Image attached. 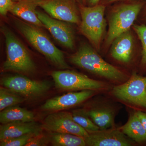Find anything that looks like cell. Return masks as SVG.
Here are the masks:
<instances>
[{
	"mask_svg": "<svg viewBox=\"0 0 146 146\" xmlns=\"http://www.w3.org/2000/svg\"><path fill=\"white\" fill-rule=\"evenodd\" d=\"M121 1H128V0H107V3H111ZM135 1H139V0H135Z\"/></svg>",
	"mask_w": 146,
	"mask_h": 146,
	"instance_id": "f1b7e54d",
	"label": "cell"
},
{
	"mask_svg": "<svg viewBox=\"0 0 146 146\" xmlns=\"http://www.w3.org/2000/svg\"><path fill=\"white\" fill-rule=\"evenodd\" d=\"M14 2L12 0H0V13L5 16L13 7Z\"/></svg>",
	"mask_w": 146,
	"mask_h": 146,
	"instance_id": "484cf974",
	"label": "cell"
},
{
	"mask_svg": "<svg viewBox=\"0 0 146 146\" xmlns=\"http://www.w3.org/2000/svg\"><path fill=\"white\" fill-rule=\"evenodd\" d=\"M50 141L54 146H86L84 137L70 133L52 132Z\"/></svg>",
	"mask_w": 146,
	"mask_h": 146,
	"instance_id": "ffe728a7",
	"label": "cell"
},
{
	"mask_svg": "<svg viewBox=\"0 0 146 146\" xmlns=\"http://www.w3.org/2000/svg\"><path fill=\"white\" fill-rule=\"evenodd\" d=\"M42 127L45 130L51 132L72 133L84 138L89 133L75 121L71 112L65 111L48 115Z\"/></svg>",
	"mask_w": 146,
	"mask_h": 146,
	"instance_id": "30bf717a",
	"label": "cell"
},
{
	"mask_svg": "<svg viewBox=\"0 0 146 146\" xmlns=\"http://www.w3.org/2000/svg\"><path fill=\"white\" fill-rule=\"evenodd\" d=\"M15 92L5 87H0V111L10 106L17 105L24 101V98Z\"/></svg>",
	"mask_w": 146,
	"mask_h": 146,
	"instance_id": "7402d4cb",
	"label": "cell"
},
{
	"mask_svg": "<svg viewBox=\"0 0 146 146\" xmlns=\"http://www.w3.org/2000/svg\"><path fill=\"white\" fill-rule=\"evenodd\" d=\"M134 113L136 114L138 119L141 121L142 125L146 130V112H143L140 110H138V111H135Z\"/></svg>",
	"mask_w": 146,
	"mask_h": 146,
	"instance_id": "4316f807",
	"label": "cell"
},
{
	"mask_svg": "<svg viewBox=\"0 0 146 146\" xmlns=\"http://www.w3.org/2000/svg\"><path fill=\"white\" fill-rule=\"evenodd\" d=\"M47 138L42 134V133L32 138L25 146H46L47 144Z\"/></svg>",
	"mask_w": 146,
	"mask_h": 146,
	"instance_id": "d4e9b609",
	"label": "cell"
},
{
	"mask_svg": "<svg viewBox=\"0 0 146 146\" xmlns=\"http://www.w3.org/2000/svg\"><path fill=\"white\" fill-rule=\"evenodd\" d=\"M133 30L137 35L142 45V57L141 63L146 65V25H134L132 27Z\"/></svg>",
	"mask_w": 146,
	"mask_h": 146,
	"instance_id": "603a6c76",
	"label": "cell"
},
{
	"mask_svg": "<svg viewBox=\"0 0 146 146\" xmlns=\"http://www.w3.org/2000/svg\"><path fill=\"white\" fill-rule=\"evenodd\" d=\"M36 13L44 27L58 42L68 49L72 50L74 48V33L70 25L63 21L52 18L41 11H36Z\"/></svg>",
	"mask_w": 146,
	"mask_h": 146,
	"instance_id": "8fae6325",
	"label": "cell"
},
{
	"mask_svg": "<svg viewBox=\"0 0 146 146\" xmlns=\"http://www.w3.org/2000/svg\"><path fill=\"white\" fill-rule=\"evenodd\" d=\"M17 1H19V0H17Z\"/></svg>",
	"mask_w": 146,
	"mask_h": 146,
	"instance_id": "1f68e13d",
	"label": "cell"
},
{
	"mask_svg": "<svg viewBox=\"0 0 146 146\" xmlns=\"http://www.w3.org/2000/svg\"><path fill=\"white\" fill-rule=\"evenodd\" d=\"M110 55L123 64L130 63L135 51V40L131 29L117 36L110 46Z\"/></svg>",
	"mask_w": 146,
	"mask_h": 146,
	"instance_id": "4fadbf2b",
	"label": "cell"
},
{
	"mask_svg": "<svg viewBox=\"0 0 146 146\" xmlns=\"http://www.w3.org/2000/svg\"><path fill=\"white\" fill-rule=\"evenodd\" d=\"M42 125L34 121H17L0 126V141L32 133H42Z\"/></svg>",
	"mask_w": 146,
	"mask_h": 146,
	"instance_id": "9a60e30c",
	"label": "cell"
},
{
	"mask_svg": "<svg viewBox=\"0 0 146 146\" xmlns=\"http://www.w3.org/2000/svg\"><path fill=\"white\" fill-rule=\"evenodd\" d=\"M89 7H93L99 4L100 0H84Z\"/></svg>",
	"mask_w": 146,
	"mask_h": 146,
	"instance_id": "83f0119b",
	"label": "cell"
},
{
	"mask_svg": "<svg viewBox=\"0 0 146 146\" xmlns=\"http://www.w3.org/2000/svg\"><path fill=\"white\" fill-rule=\"evenodd\" d=\"M79 1H80V0H78Z\"/></svg>",
	"mask_w": 146,
	"mask_h": 146,
	"instance_id": "4dcf8cb0",
	"label": "cell"
},
{
	"mask_svg": "<svg viewBox=\"0 0 146 146\" xmlns=\"http://www.w3.org/2000/svg\"><path fill=\"white\" fill-rule=\"evenodd\" d=\"M33 112L17 105L7 108L0 112V122L2 124L14 122L34 121Z\"/></svg>",
	"mask_w": 146,
	"mask_h": 146,
	"instance_id": "ac0fdd59",
	"label": "cell"
},
{
	"mask_svg": "<svg viewBox=\"0 0 146 146\" xmlns=\"http://www.w3.org/2000/svg\"><path fill=\"white\" fill-rule=\"evenodd\" d=\"M3 87L24 96L35 97L41 96L49 90L50 82L33 80L22 76H10L1 79Z\"/></svg>",
	"mask_w": 146,
	"mask_h": 146,
	"instance_id": "9c48e42d",
	"label": "cell"
},
{
	"mask_svg": "<svg viewBox=\"0 0 146 146\" xmlns=\"http://www.w3.org/2000/svg\"><path fill=\"white\" fill-rule=\"evenodd\" d=\"M5 38L7 58L3 65L5 71L25 73L34 72L35 65L25 47L8 30H3Z\"/></svg>",
	"mask_w": 146,
	"mask_h": 146,
	"instance_id": "5b68a950",
	"label": "cell"
},
{
	"mask_svg": "<svg viewBox=\"0 0 146 146\" xmlns=\"http://www.w3.org/2000/svg\"><path fill=\"white\" fill-rule=\"evenodd\" d=\"M94 90H83L71 92L47 100L42 105V109L47 111H60L80 104L93 96L96 93Z\"/></svg>",
	"mask_w": 146,
	"mask_h": 146,
	"instance_id": "5bb4252c",
	"label": "cell"
},
{
	"mask_svg": "<svg viewBox=\"0 0 146 146\" xmlns=\"http://www.w3.org/2000/svg\"><path fill=\"white\" fill-rule=\"evenodd\" d=\"M16 24L21 33L35 49L58 68H70L65 61L63 52L44 33L36 27L23 22H18Z\"/></svg>",
	"mask_w": 146,
	"mask_h": 146,
	"instance_id": "277c9868",
	"label": "cell"
},
{
	"mask_svg": "<svg viewBox=\"0 0 146 146\" xmlns=\"http://www.w3.org/2000/svg\"><path fill=\"white\" fill-rule=\"evenodd\" d=\"M119 129L126 136L136 143H143L146 142V130L134 113Z\"/></svg>",
	"mask_w": 146,
	"mask_h": 146,
	"instance_id": "d6986e66",
	"label": "cell"
},
{
	"mask_svg": "<svg viewBox=\"0 0 146 146\" xmlns=\"http://www.w3.org/2000/svg\"><path fill=\"white\" fill-rule=\"evenodd\" d=\"M143 18L144 21H145V22L146 23V5L144 9Z\"/></svg>",
	"mask_w": 146,
	"mask_h": 146,
	"instance_id": "f546056e",
	"label": "cell"
},
{
	"mask_svg": "<svg viewBox=\"0 0 146 146\" xmlns=\"http://www.w3.org/2000/svg\"><path fill=\"white\" fill-rule=\"evenodd\" d=\"M55 85L58 89L67 91H102L108 89L103 82L95 80L82 74L68 70L54 71L51 74Z\"/></svg>",
	"mask_w": 146,
	"mask_h": 146,
	"instance_id": "8992f818",
	"label": "cell"
},
{
	"mask_svg": "<svg viewBox=\"0 0 146 146\" xmlns=\"http://www.w3.org/2000/svg\"><path fill=\"white\" fill-rule=\"evenodd\" d=\"M84 139L89 146H130L134 144L119 128L113 127L89 133Z\"/></svg>",
	"mask_w": 146,
	"mask_h": 146,
	"instance_id": "7c38bea8",
	"label": "cell"
},
{
	"mask_svg": "<svg viewBox=\"0 0 146 146\" xmlns=\"http://www.w3.org/2000/svg\"><path fill=\"white\" fill-rule=\"evenodd\" d=\"M39 6L54 19L78 25L81 22L75 0H39Z\"/></svg>",
	"mask_w": 146,
	"mask_h": 146,
	"instance_id": "ba28073f",
	"label": "cell"
},
{
	"mask_svg": "<svg viewBox=\"0 0 146 146\" xmlns=\"http://www.w3.org/2000/svg\"><path fill=\"white\" fill-rule=\"evenodd\" d=\"M112 94L123 102L146 108V76L133 73L125 82L115 86Z\"/></svg>",
	"mask_w": 146,
	"mask_h": 146,
	"instance_id": "52a82bcc",
	"label": "cell"
},
{
	"mask_svg": "<svg viewBox=\"0 0 146 146\" xmlns=\"http://www.w3.org/2000/svg\"><path fill=\"white\" fill-rule=\"evenodd\" d=\"M70 60L85 70L113 82H122L127 78L125 73L104 60L96 50L87 44H82Z\"/></svg>",
	"mask_w": 146,
	"mask_h": 146,
	"instance_id": "6da1fadb",
	"label": "cell"
},
{
	"mask_svg": "<svg viewBox=\"0 0 146 146\" xmlns=\"http://www.w3.org/2000/svg\"><path fill=\"white\" fill-rule=\"evenodd\" d=\"M71 113L75 121L88 133H93L100 130V128L90 117L86 110H74Z\"/></svg>",
	"mask_w": 146,
	"mask_h": 146,
	"instance_id": "44dd1931",
	"label": "cell"
},
{
	"mask_svg": "<svg viewBox=\"0 0 146 146\" xmlns=\"http://www.w3.org/2000/svg\"><path fill=\"white\" fill-rule=\"evenodd\" d=\"M105 5L103 4L93 7L81 5L79 8L81 16L80 31L98 51L100 50L105 34Z\"/></svg>",
	"mask_w": 146,
	"mask_h": 146,
	"instance_id": "3957f363",
	"label": "cell"
},
{
	"mask_svg": "<svg viewBox=\"0 0 146 146\" xmlns=\"http://www.w3.org/2000/svg\"><path fill=\"white\" fill-rule=\"evenodd\" d=\"M86 110L90 117L100 128V130H104L114 127L115 112L109 106L99 105Z\"/></svg>",
	"mask_w": 146,
	"mask_h": 146,
	"instance_id": "e0dca14e",
	"label": "cell"
},
{
	"mask_svg": "<svg viewBox=\"0 0 146 146\" xmlns=\"http://www.w3.org/2000/svg\"><path fill=\"white\" fill-rule=\"evenodd\" d=\"M39 0H19L14 2L11 13L35 26H44L36 14V8L39 6Z\"/></svg>",
	"mask_w": 146,
	"mask_h": 146,
	"instance_id": "2e32d148",
	"label": "cell"
},
{
	"mask_svg": "<svg viewBox=\"0 0 146 146\" xmlns=\"http://www.w3.org/2000/svg\"><path fill=\"white\" fill-rule=\"evenodd\" d=\"M144 3L136 1L115 6L108 16V29L106 36V47L120 35L131 29L143 7Z\"/></svg>",
	"mask_w": 146,
	"mask_h": 146,
	"instance_id": "7a4b0ae2",
	"label": "cell"
},
{
	"mask_svg": "<svg viewBox=\"0 0 146 146\" xmlns=\"http://www.w3.org/2000/svg\"><path fill=\"white\" fill-rule=\"evenodd\" d=\"M40 133H29L20 137L0 141V146H25L32 138L39 135Z\"/></svg>",
	"mask_w": 146,
	"mask_h": 146,
	"instance_id": "cb8c5ba5",
	"label": "cell"
}]
</instances>
